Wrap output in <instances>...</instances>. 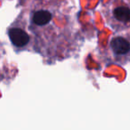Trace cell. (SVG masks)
<instances>
[{"label": "cell", "mask_w": 130, "mask_h": 130, "mask_svg": "<svg viewBox=\"0 0 130 130\" xmlns=\"http://www.w3.org/2000/svg\"><path fill=\"white\" fill-rule=\"evenodd\" d=\"M103 14L115 34H130V0H110L103 6Z\"/></svg>", "instance_id": "cell-1"}, {"label": "cell", "mask_w": 130, "mask_h": 130, "mask_svg": "<svg viewBox=\"0 0 130 130\" xmlns=\"http://www.w3.org/2000/svg\"><path fill=\"white\" fill-rule=\"evenodd\" d=\"M110 47L117 62H130V34H115L110 42Z\"/></svg>", "instance_id": "cell-2"}, {"label": "cell", "mask_w": 130, "mask_h": 130, "mask_svg": "<svg viewBox=\"0 0 130 130\" xmlns=\"http://www.w3.org/2000/svg\"><path fill=\"white\" fill-rule=\"evenodd\" d=\"M26 24L15 22L8 29V37L16 48H25L29 43L30 37L26 31Z\"/></svg>", "instance_id": "cell-3"}]
</instances>
